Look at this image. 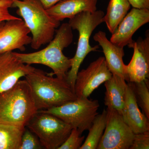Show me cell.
<instances>
[{"label":"cell","instance_id":"9","mask_svg":"<svg viewBox=\"0 0 149 149\" xmlns=\"http://www.w3.org/2000/svg\"><path fill=\"white\" fill-rule=\"evenodd\" d=\"M104 57H100L85 69L78 71L74 92L77 98H88L93 91L111 77Z\"/></svg>","mask_w":149,"mask_h":149},{"label":"cell","instance_id":"17","mask_svg":"<svg viewBox=\"0 0 149 149\" xmlns=\"http://www.w3.org/2000/svg\"><path fill=\"white\" fill-rule=\"evenodd\" d=\"M105 105L117 111L121 115L125 104L127 84L122 77L112 74L109 80L104 82Z\"/></svg>","mask_w":149,"mask_h":149},{"label":"cell","instance_id":"21","mask_svg":"<svg viewBox=\"0 0 149 149\" xmlns=\"http://www.w3.org/2000/svg\"><path fill=\"white\" fill-rule=\"evenodd\" d=\"M133 89L138 105L149 119V87L148 79L138 83H128Z\"/></svg>","mask_w":149,"mask_h":149},{"label":"cell","instance_id":"24","mask_svg":"<svg viewBox=\"0 0 149 149\" xmlns=\"http://www.w3.org/2000/svg\"><path fill=\"white\" fill-rule=\"evenodd\" d=\"M149 149V131L135 134L129 149Z\"/></svg>","mask_w":149,"mask_h":149},{"label":"cell","instance_id":"15","mask_svg":"<svg viewBox=\"0 0 149 149\" xmlns=\"http://www.w3.org/2000/svg\"><path fill=\"white\" fill-rule=\"evenodd\" d=\"M93 39L99 43L102 49L107 66L112 74H116L125 79L123 57L125 55L124 48L114 45L108 39L106 33L100 31L95 33Z\"/></svg>","mask_w":149,"mask_h":149},{"label":"cell","instance_id":"2","mask_svg":"<svg viewBox=\"0 0 149 149\" xmlns=\"http://www.w3.org/2000/svg\"><path fill=\"white\" fill-rule=\"evenodd\" d=\"M53 75L35 68L25 76L38 111L59 107L77 98L66 80Z\"/></svg>","mask_w":149,"mask_h":149},{"label":"cell","instance_id":"6","mask_svg":"<svg viewBox=\"0 0 149 149\" xmlns=\"http://www.w3.org/2000/svg\"><path fill=\"white\" fill-rule=\"evenodd\" d=\"M99 107L97 100L77 98L60 106L40 111L53 115L72 128H77L82 135L84 131L91 128L93 120L98 114Z\"/></svg>","mask_w":149,"mask_h":149},{"label":"cell","instance_id":"16","mask_svg":"<svg viewBox=\"0 0 149 149\" xmlns=\"http://www.w3.org/2000/svg\"><path fill=\"white\" fill-rule=\"evenodd\" d=\"M97 2L98 0H63L47 10L52 17L61 22L83 12L95 11Z\"/></svg>","mask_w":149,"mask_h":149},{"label":"cell","instance_id":"4","mask_svg":"<svg viewBox=\"0 0 149 149\" xmlns=\"http://www.w3.org/2000/svg\"><path fill=\"white\" fill-rule=\"evenodd\" d=\"M12 8H17V13L23 19L32 34L31 47L40 49L53 39L56 30L60 25L49 14L39 0H12Z\"/></svg>","mask_w":149,"mask_h":149},{"label":"cell","instance_id":"13","mask_svg":"<svg viewBox=\"0 0 149 149\" xmlns=\"http://www.w3.org/2000/svg\"><path fill=\"white\" fill-rule=\"evenodd\" d=\"M35 69L30 65L19 61L13 52L0 54V93L12 88L20 78Z\"/></svg>","mask_w":149,"mask_h":149},{"label":"cell","instance_id":"5","mask_svg":"<svg viewBox=\"0 0 149 149\" xmlns=\"http://www.w3.org/2000/svg\"><path fill=\"white\" fill-rule=\"evenodd\" d=\"M104 13L103 11L94 12H83L69 19V23L72 29L79 34L76 53L72 58V63L68 72L66 81L74 91V84L80 65L88 54L97 50L99 46L92 47L90 40L93 31L104 22Z\"/></svg>","mask_w":149,"mask_h":149},{"label":"cell","instance_id":"3","mask_svg":"<svg viewBox=\"0 0 149 149\" xmlns=\"http://www.w3.org/2000/svg\"><path fill=\"white\" fill-rule=\"evenodd\" d=\"M37 111L26 80L0 93V123L25 128Z\"/></svg>","mask_w":149,"mask_h":149},{"label":"cell","instance_id":"1","mask_svg":"<svg viewBox=\"0 0 149 149\" xmlns=\"http://www.w3.org/2000/svg\"><path fill=\"white\" fill-rule=\"evenodd\" d=\"M72 29L68 23H63L56 29L53 39L46 47L30 53L13 52L19 60L24 64H42L52 70L53 75L66 80L68 72L72 65V58L65 56L63 51L73 41Z\"/></svg>","mask_w":149,"mask_h":149},{"label":"cell","instance_id":"25","mask_svg":"<svg viewBox=\"0 0 149 149\" xmlns=\"http://www.w3.org/2000/svg\"><path fill=\"white\" fill-rule=\"evenodd\" d=\"M13 3L12 0H0V22L20 18L10 13L9 9L12 8Z\"/></svg>","mask_w":149,"mask_h":149},{"label":"cell","instance_id":"23","mask_svg":"<svg viewBox=\"0 0 149 149\" xmlns=\"http://www.w3.org/2000/svg\"><path fill=\"white\" fill-rule=\"evenodd\" d=\"M85 136H81L76 128H72L70 134L58 149H80L83 145Z\"/></svg>","mask_w":149,"mask_h":149},{"label":"cell","instance_id":"8","mask_svg":"<svg viewBox=\"0 0 149 149\" xmlns=\"http://www.w3.org/2000/svg\"><path fill=\"white\" fill-rule=\"evenodd\" d=\"M106 110V126L97 149H130L135 133L117 111L109 107Z\"/></svg>","mask_w":149,"mask_h":149},{"label":"cell","instance_id":"19","mask_svg":"<svg viewBox=\"0 0 149 149\" xmlns=\"http://www.w3.org/2000/svg\"><path fill=\"white\" fill-rule=\"evenodd\" d=\"M107 123V110L97 115L93 120L85 142L80 149H96L103 135Z\"/></svg>","mask_w":149,"mask_h":149},{"label":"cell","instance_id":"10","mask_svg":"<svg viewBox=\"0 0 149 149\" xmlns=\"http://www.w3.org/2000/svg\"><path fill=\"white\" fill-rule=\"evenodd\" d=\"M22 19L0 22V54L18 49L25 51L31 44L32 37Z\"/></svg>","mask_w":149,"mask_h":149},{"label":"cell","instance_id":"11","mask_svg":"<svg viewBox=\"0 0 149 149\" xmlns=\"http://www.w3.org/2000/svg\"><path fill=\"white\" fill-rule=\"evenodd\" d=\"M145 39L139 37L128 46L133 49L132 59L124 64L126 81L138 83L148 79L149 76V33L147 31Z\"/></svg>","mask_w":149,"mask_h":149},{"label":"cell","instance_id":"26","mask_svg":"<svg viewBox=\"0 0 149 149\" xmlns=\"http://www.w3.org/2000/svg\"><path fill=\"white\" fill-rule=\"evenodd\" d=\"M129 1L133 8L149 9V0H129Z\"/></svg>","mask_w":149,"mask_h":149},{"label":"cell","instance_id":"14","mask_svg":"<svg viewBox=\"0 0 149 149\" xmlns=\"http://www.w3.org/2000/svg\"><path fill=\"white\" fill-rule=\"evenodd\" d=\"M121 116L124 122L135 134L149 131V119L140 110L129 83L127 84Z\"/></svg>","mask_w":149,"mask_h":149},{"label":"cell","instance_id":"18","mask_svg":"<svg viewBox=\"0 0 149 149\" xmlns=\"http://www.w3.org/2000/svg\"><path fill=\"white\" fill-rule=\"evenodd\" d=\"M131 7L129 0H110L104 22L112 34L126 15Z\"/></svg>","mask_w":149,"mask_h":149},{"label":"cell","instance_id":"27","mask_svg":"<svg viewBox=\"0 0 149 149\" xmlns=\"http://www.w3.org/2000/svg\"><path fill=\"white\" fill-rule=\"evenodd\" d=\"M46 9L52 7L57 3L63 0H39Z\"/></svg>","mask_w":149,"mask_h":149},{"label":"cell","instance_id":"22","mask_svg":"<svg viewBox=\"0 0 149 149\" xmlns=\"http://www.w3.org/2000/svg\"><path fill=\"white\" fill-rule=\"evenodd\" d=\"M42 148L37 136L29 128L25 127L19 149H40Z\"/></svg>","mask_w":149,"mask_h":149},{"label":"cell","instance_id":"20","mask_svg":"<svg viewBox=\"0 0 149 149\" xmlns=\"http://www.w3.org/2000/svg\"><path fill=\"white\" fill-rule=\"evenodd\" d=\"M25 128L0 123V149H19Z\"/></svg>","mask_w":149,"mask_h":149},{"label":"cell","instance_id":"12","mask_svg":"<svg viewBox=\"0 0 149 149\" xmlns=\"http://www.w3.org/2000/svg\"><path fill=\"white\" fill-rule=\"evenodd\" d=\"M149 22V9L133 8L128 13L112 34L110 41L124 48L133 44V36L143 25Z\"/></svg>","mask_w":149,"mask_h":149},{"label":"cell","instance_id":"7","mask_svg":"<svg viewBox=\"0 0 149 149\" xmlns=\"http://www.w3.org/2000/svg\"><path fill=\"white\" fill-rule=\"evenodd\" d=\"M47 149H58L67 139L72 127L53 115L38 111L26 125Z\"/></svg>","mask_w":149,"mask_h":149}]
</instances>
